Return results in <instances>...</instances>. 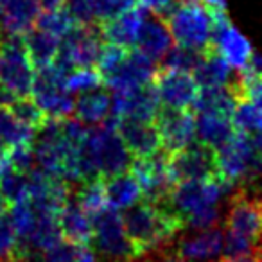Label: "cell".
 Masks as SVG:
<instances>
[{
	"label": "cell",
	"mask_w": 262,
	"mask_h": 262,
	"mask_svg": "<svg viewBox=\"0 0 262 262\" xmlns=\"http://www.w3.org/2000/svg\"><path fill=\"white\" fill-rule=\"evenodd\" d=\"M122 221L127 237L135 244L140 257L165 248L180 230H185L182 217H178L167 205L146 200L127 207L122 214Z\"/></svg>",
	"instance_id": "cell-1"
},
{
	"label": "cell",
	"mask_w": 262,
	"mask_h": 262,
	"mask_svg": "<svg viewBox=\"0 0 262 262\" xmlns=\"http://www.w3.org/2000/svg\"><path fill=\"white\" fill-rule=\"evenodd\" d=\"M262 246V198L239 189L225 219V255H257Z\"/></svg>",
	"instance_id": "cell-2"
},
{
	"label": "cell",
	"mask_w": 262,
	"mask_h": 262,
	"mask_svg": "<svg viewBox=\"0 0 262 262\" xmlns=\"http://www.w3.org/2000/svg\"><path fill=\"white\" fill-rule=\"evenodd\" d=\"M165 22L180 47L200 52L210 47L214 18L212 9L205 4H178L165 16Z\"/></svg>",
	"instance_id": "cell-3"
},
{
	"label": "cell",
	"mask_w": 262,
	"mask_h": 262,
	"mask_svg": "<svg viewBox=\"0 0 262 262\" xmlns=\"http://www.w3.org/2000/svg\"><path fill=\"white\" fill-rule=\"evenodd\" d=\"M233 189L235 187L225 182L219 174L207 180L180 182L172 185L169 196L162 203L167 205L178 217H182L183 225H185V219L189 215L196 214L207 207L219 205V200Z\"/></svg>",
	"instance_id": "cell-4"
},
{
	"label": "cell",
	"mask_w": 262,
	"mask_h": 262,
	"mask_svg": "<svg viewBox=\"0 0 262 262\" xmlns=\"http://www.w3.org/2000/svg\"><path fill=\"white\" fill-rule=\"evenodd\" d=\"M90 246L97 257L112 262H133L140 258L135 244L127 237L124 228L122 214L108 207L94 217V233Z\"/></svg>",
	"instance_id": "cell-5"
},
{
	"label": "cell",
	"mask_w": 262,
	"mask_h": 262,
	"mask_svg": "<svg viewBox=\"0 0 262 262\" xmlns=\"http://www.w3.org/2000/svg\"><path fill=\"white\" fill-rule=\"evenodd\" d=\"M101 24H77L59 45L54 65L63 74L79 67H95L102 49Z\"/></svg>",
	"instance_id": "cell-6"
},
{
	"label": "cell",
	"mask_w": 262,
	"mask_h": 262,
	"mask_svg": "<svg viewBox=\"0 0 262 262\" xmlns=\"http://www.w3.org/2000/svg\"><path fill=\"white\" fill-rule=\"evenodd\" d=\"M67 74L52 65L34 69L31 97L52 119H65L74 113V99L67 88Z\"/></svg>",
	"instance_id": "cell-7"
},
{
	"label": "cell",
	"mask_w": 262,
	"mask_h": 262,
	"mask_svg": "<svg viewBox=\"0 0 262 262\" xmlns=\"http://www.w3.org/2000/svg\"><path fill=\"white\" fill-rule=\"evenodd\" d=\"M34 79V65L24 36H8L0 43V84L16 97H29Z\"/></svg>",
	"instance_id": "cell-8"
},
{
	"label": "cell",
	"mask_w": 262,
	"mask_h": 262,
	"mask_svg": "<svg viewBox=\"0 0 262 262\" xmlns=\"http://www.w3.org/2000/svg\"><path fill=\"white\" fill-rule=\"evenodd\" d=\"M169 174L172 182H190L207 180L217 176V158L215 151L208 146L196 142L176 153L167 155Z\"/></svg>",
	"instance_id": "cell-9"
},
{
	"label": "cell",
	"mask_w": 262,
	"mask_h": 262,
	"mask_svg": "<svg viewBox=\"0 0 262 262\" xmlns=\"http://www.w3.org/2000/svg\"><path fill=\"white\" fill-rule=\"evenodd\" d=\"M153 86L164 108L192 110L194 102L200 95V84L196 83L192 72H185V70L157 67Z\"/></svg>",
	"instance_id": "cell-10"
},
{
	"label": "cell",
	"mask_w": 262,
	"mask_h": 262,
	"mask_svg": "<svg viewBox=\"0 0 262 262\" xmlns=\"http://www.w3.org/2000/svg\"><path fill=\"white\" fill-rule=\"evenodd\" d=\"M212 18H214V27H212L210 47L215 49L232 69L241 72L253 54L250 41L233 27L225 8L212 9Z\"/></svg>",
	"instance_id": "cell-11"
},
{
	"label": "cell",
	"mask_w": 262,
	"mask_h": 262,
	"mask_svg": "<svg viewBox=\"0 0 262 262\" xmlns=\"http://www.w3.org/2000/svg\"><path fill=\"white\" fill-rule=\"evenodd\" d=\"M129 171L142 187V200L151 201V203H162L174 185L171 174H169L165 151L151 155V157L133 158Z\"/></svg>",
	"instance_id": "cell-12"
},
{
	"label": "cell",
	"mask_w": 262,
	"mask_h": 262,
	"mask_svg": "<svg viewBox=\"0 0 262 262\" xmlns=\"http://www.w3.org/2000/svg\"><path fill=\"white\" fill-rule=\"evenodd\" d=\"M155 124L162 140V149L167 155L189 147L196 140V115L192 110H172L162 106Z\"/></svg>",
	"instance_id": "cell-13"
},
{
	"label": "cell",
	"mask_w": 262,
	"mask_h": 262,
	"mask_svg": "<svg viewBox=\"0 0 262 262\" xmlns=\"http://www.w3.org/2000/svg\"><path fill=\"white\" fill-rule=\"evenodd\" d=\"M162 104L153 83L127 92H113L110 119H135L155 122Z\"/></svg>",
	"instance_id": "cell-14"
},
{
	"label": "cell",
	"mask_w": 262,
	"mask_h": 262,
	"mask_svg": "<svg viewBox=\"0 0 262 262\" xmlns=\"http://www.w3.org/2000/svg\"><path fill=\"white\" fill-rule=\"evenodd\" d=\"M155 72H157L155 63L133 47L127 51L122 63L104 79V86H108L112 92L135 90L153 83Z\"/></svg>",
	"instance_id": "cell-15"
},
{
	"label": "cell",
	"mask_w": 262,
	"mask_h": 262,
	"mask_svg": "<svg viewBox=\"0 0 262 262\" xmlns=\"http://www.w3.org/2000/svg\"><path fill=\"white\" fill-rule=\"evenodd\" d=\"M110 119V117H108ZM117 126L119 135L122 137L127 151L133 158H144L151 155L160 153L162 140L158 127L149 120H135V119H110Z\"/></svg>",
	"instance_id": "cell-16"
},
{
	"label": "cell",
	"mask_w": 262,
	"mask_h": 262,
	"mask_svg": "<svg viewBox=\"0 0 262 262\" xmlns=\"http://www.w3.org/2000/svg\"><path fill=\"white\" fill-rule=\"evenodd\" d=\"M223 250H225V232L214 226L180 239L172 251L187 262H207L221 255Z\"/></svg>",
	"instance_id": "cell-17"
},
{
	"label": "cell",
	"mask_w": 262,
	"mask_h": 262,
	"mask_svg": "<svg viewBox=\"0 0 262 262\" xmlns=\"http://www.w3.org/2000/svg\"><path fill=\"white\" fill-rule=\"evenodd\" d=\"M172 41L174 40H172L165 18L151 13V15H146V18H144L135 49L139 52H142L146 58H149L153 63H160L172 49Z\"/></svg>",
	"instance_id": "cell-18"
},
{
	"label": "cell",
	"mask_w": 262,
	"mask_h": 262,
	"mask_svg": "<svg viewBox=\"0 0 262 262\" xmlns=\"http://www.w3.org/2000/svg\"><path fill=\"white\" fill-rule=\"evenodd\" d=\"M146 11L147 9H144L142 6L137 2L133 8L124 11L122 15H119L117 18L102 22L101 33L106 43H115L126 49L135 47L140 27H142L144 18H146V15H147Z\"/></svg>",
	"instance_id": "cell-19"
},
{
	"label": "cell",
	"mask_w": 262,
	"mask_h": 262,
	"mask_svg": "<svg viewBox=\"0 0 262 262\" xmlns=\"http://www.w3.org/2000/svg\"><path fill=\"white\" fill-rule=\"evenodd\" d=\"M41 15V4L38 0H2L0 16L6 34L26 36Z\"/></svg>",
	"instance_id": "cell-20"
},
{
	"label": "cell",
	"mask_w": 262,
	"mask_h": 262,
	"mask_svg": "<svg viewBox=\"0 0 262 262\" xmlns=\"http://www.w3.org/2000/svg\"><path fill=\"white\" fill-rule=\"evenodd\" d=\"M58 225L65 241H70V243H76V244L92 243L94 219L74 200L72 194H70V200L58 212Z\"/></svg>",
	"instance_id": "cell-21"
},
{
	"label": "cell",
	"mask_w": 262,
	"mask_h": 262,
	"mask_svg": "<svg viewBox=\"0 0 262 262\" xmlns=\"http://www.w3.org/2000/svg\"><path fill=\"white\" fill-rule=\"evenodd\" d=\"M192 76L200 88H226L233 81L232 67L212 47L201 52L198 65L192 70Z\"/></svg>",
	"instance_id": "cell-22"
},
{
	"label": "cell",
	"mask_w": 262,
	"mask_h": 262,
	"mask_svg": "<svg viewBox=\"0 0 262 262\" xmlns=\"http://www.w3.org/2000/svg\"><path fill=\"white\" fill-rule=\"evenodd\" d=\"M112 113V95L104 88L83 92L79 99L74 101V117L88 126H97L108 120Z\"/></svg>",
	"instance_id": "cell-23"
},
{
	"label": "cell",
	"mask_w": 262,
	"mask_h": 262,
	"mask_svg": "<svg viewBox=\"0 0 262 262\" xmlns=\"http://www.w3.org/2000/svg\"><path fill=\"white\" fill-rule=\"evenodd\" d=\"M104 190L108 207L115 208V210H126L127 207L139 203L144 198L142 187H140L139 180L131 174L129 169L120 174L112 176V178H106Z\"/></svg>",
	"instance_id": "cell-24"
},
{
	"label": "cell",
	"mask_w": 262,
	"mask_h": 262,
	"mask_svg": "<svg viewBox=\"0 0 262 262\" xmlns=\"http://www.w3.org/2000/svg\"><path fill=\"white\" fill-rule=\"evenodd\" d=\"M194 115H196V140L203 146L212 147L214 151L228 142L230 137L237 131L230 117L212 115V113H194Z\"/></svg>",
	"instance_id": "cell-25"
},
{
	"label": "cell",
	"mask_w": 262,
	"mask_h": 262,
	"mask_svg": "<svg viewBox=\"0 0 262 262\" xmlns=\"http://www.w3.org/2000/svg\"><path fill=\"white\" fill-rule=\"evenodd\" d=\"M59 40L61 38L54 36V34L47 33V31L40 29L36 26L24 36V41H26L27 52H29V58L33 61L34 69L54 63L59 51V45H61Z\"/></svg>",
	"instance_id": "cell-26"
},
{
	"label": "cell",
	"mask_w": 262,
	"mask_h": 262,
	"mask_svg": "<svg viewBox=\"0 0 262 262\" xmlns=\"http://www.w3.org/2000/svg\"><path fill=\"white\" fill-rule=\"evenodd\" d=\"M235 106L237 99L228 86L200 88V95L192 106V113H212V115H223L232 119Z\"/></svg>",
	"instance_id": "cell-27"
},
{
	"label": "cell",
	"mask_w": 262,
	"mask_h": 262,
	"mask_svg": "<svg viewBox=\"0 0 262 262\" xmlns=\"http://www.w3.org/2000/svg\"><path fill=\"white\" fill-rule=\"evenodd\" d=\"M36 131L16 119L9 106H0V144L8 149L20 144H31Z\"/></svg>",
	"instance_id": "cell-28"
},
{
	"label": "cell",
	"mask_w": 262,
	"mask_h": 262,
	"mask_svg": "<svg viewBox=\"0 0 262 262\" xmlns=\"http://www.w3.org/2000/svg\"><path fill=\"white\" fill-rule=\"evenodd\" d=\"M41 262H97V253L90 244H76L61 239L45 251Z\"/></svg>",
	"instance_id": "cell-29"
},
{
	"label": "cell",
	"mask_w": 262,
	"mask_h": 262,
	"mask_svg": "<svg viewBox=\"0 0 262 262\" xmlns=\"http://www.w3.org/2000/svg\"><path fill=\"white\" fill-rule=\"evenodd\" d=\"M27 192H29V180H27L26 172L16 171L11 165H6L0 172V194L9 207L20 201L27 200Z\"/></svg>",
	"instance_id": "cell-30"
},
{
	"label": "cell",
	"mask_w": 262,
	"mask_h": 262,
	"mask_svg": "<svg viewBox=\"0 0 262 262\" xmlns=\"http://www.w3.org/2000/svg\"><path fill=\"white\" fill-rule=\"evenodd\" d=\"M65 83L70 94H83L104 86V77L97 67H79L67 74Z\"/></svg>",
	"instance_id": "cell-31"
},
{
	"label": "cell",
	"mask_w": 262,
	"mask_h": 262,
	"mask_svg": "<svg viewBox=\"0 0 262 262\" xmlns=\"http://www.w3.org/2000/svg\"><path fill=\"white\" fill-rule=\"evenodd\" d=\"M76 26L77 22L65 8L54 9V11H43L36 22V27H40V29L47 31V33L54 34L58 38H65Z\"/></svg>",
	"instance_id": "cell-32"
},
{
	"label": "cell",
	"mask_w": 262,
	"mask_h": 262,
	"mask_svg": "<svg viewBox=\"0 0 262 262\" xmlns=\"http://www.w3.org/2000/svg\"><path fill=\"white\" fill-rule=\"evenodd\" d=\"M232 122L237 131L243 133H257L262 131V112L248 101H237V106L233 110Z\"/></svg>",
	"instance_id": "cell-33"
},
{
	"label": "cell",
	"mask_w": 262,
	"mask_h": 262,
	"mask_svg": "<svg viewBox=\"0 0 262 262\" xmlns=\"http://www.w3.org/2000/svg\"><path fill=\"white\" fill-rule=\"evenodd\" d=\"M9 108H11V112L15 113L20 122H24L34 131L40 129L45 120H47V115L43 113V110L33 101L31 95L29 97H18Z\"/></svg>",
	"instance_id": "cell-34"
},
{
	"label": "cell",
	"mask_w": 262,
	"mask_h": 262,
	"mask_svg": "<svg viewBox=\"0 0 262 262\" xmlns=\"http://www.w3.org/2000/svg\"><path fill=\"white\" fill-rule=\"evenodd\" d=\"M201 52L200 51H192V49L187 47H172L167 52L164 59L160 61L162 69H172V70H185V72H192L194 67L198 65V59H200Z\"/></svg>",
	"instance_id": "cell-35"
},
{
	"label": "cell",
	"mask_w": 262,
	"mask_h": 262,
	"mask_svg": "<svg viewBox=\"0 0 262 262\" xmlns=\"http://www.w3.org/2000/svg\"><path fill=\"white\" fill-rule=\"evenodd\" d=\"M16 250H18V233L8 210L0 215V258L15 257Z\"/></svg>",
	"instance_id": "cell-36"
},
{
	"label": "cell",
	"mask_w": 262,
	"mask_h": 262,
	"mask_svg": "<svg viewBox=\"0 0 262 262\" xmlns=\"http://www.w3.org/2000/svg\"><path fill=\"white\" fill-rule=\"evenodd\" d=\"M137 4V0H94V15L95 22L102 24L112 18H117Z\"/></svg>",
	"instance_id": "cell-37"
},
{
	"label": "cell",
	"mask_w": 262,
	"mask_h": 262,
	"mask_svg": "<svg viewBox=\"0 0 262 262\" xmlns=\"http://www.w3.org/2000/svg\"><path fill=\"white\" fill-rule=\"evenodd\" d=\"M219 219H221V212L219 207H207L203 210L196 212V214L189 215L185 219V228H194V230H207V228H214L217 226Z\"/></svg>",
	"instance_id": "cell-38"
},
{
	"label": "cell",
	"mask_w": 262,
	"mask_h": 262,
	"mask_svg": "<svg viewBox=\"0 0 262 262\" xmlns=\"http://www.w3.org/2000/svg\"><path fill=\"white\" fill-rule=\"evenodd\" d=\"M137 2L149 13L160 15L164 18L178 6V0H137Z\"/></svg>",
	"instance_id": "cell-39"
},
{
	"label": "cell",
	"mask_w": 262,
	"mask_h": 262,
	"mask_svg": "<svg viewBox=\"0 0 262 262\" xmlns=\"http://www.w3.org/2000/svg\"><path fill=\"white\" fill-rule=\"evenodd\" d=\"M147 257L153 262H187V260H183L182 257H178L174 251H165V248L151 251V253H147Z\"/></svg>",
	"instance_id": "cell-40"
},
{
	"label": "cell",
	"mask_w": 262,
	"mask_h": 262,
	"mask_svg": "<svg viewBox=\"0 0 262 262\" xmlns=\"http://www.w3.org/2000/svg\"><path fill=\"white\" fill-rule=\"evenodd\" d=\"M38 2L41 4L43 11H54V9L63 8V4H65V0H38Z\"/></svg>",
	"instance_id": "cell-41"
},
{
	"label": "cell",
	"mask_w": 262,
	"mask_h": 262,
	"mask_svg": "<svg viewBox=\"0 0 262 262\" xmlns=\"http://www.w3.org/2000/svg\"><path fill=\"white\" fill-rule=\"evenodd\" d=\"M217 262H258L257 255H241V257H225Z\"/></svg>",
	"instance_id": "cell-42"
},
{
	"label": "cell",
	"mask_w": 262,
	"mask_h": 262,
	"mask_svg": "<svg viewBox=\"0 0 262 262\" xmlns=\"http://www.w3.org/2000/svg\"><path fill=\"white\" fill-rule=\"evenodd\" d=\"M201 2L210 9H223L225 8V0H201Z\"/></svg>",
	"instance_id": "cell-43"
},
{
	"label": "cell",
	"mask_w": 262,
	"mask_h": 262,
	"mask_svg": "<svg viewBox=\"0 0 262 262\" xmlns=\"http://www.w3.org/2000/svg\"><path fill=\"white\" fill-rule=\"evenodd\" d=\"M43 255H18V262H41Z\"/></svg>",
	"instance_id": "cell-44"
},
{
	"label": "cell",
	"mask_w": 262,
	"mask_h": 262,
	"mask_svg": "<svg viewBox=\"0 0 262 262\" xmlns=\"http://www.w3.org/2000/svg\"><path fill=\"white\" fill-rule=\"evenodd\" d=\"M8 210H9V203L2 198V194H0V215L6 214Z\"/></svg>",
	"instance_id": "cell-45"
},
{
	"label": "cell",
	"mask_w": 262,
	"mask_h": 262,
	"mask_svg": "<svg viewBox=\"0 0 262 262\" xmlns=\"http://www.w3.org/2000/svg\"><path fill=\"white\" fill-rule=\"evenodd\" d=\"M178 4H203L201 0H178Z\"/></svg>",
	"instance_id": "cell-46"
},
{
	"label": "cell",
	"mask_w": 262,
	"mask_h": 262,
	"mask_svg": "<svg viewBox=\"0 0 262 262\" xmlns=\"http://www.w3.org/2000/svg\"><path fill=\"white\" fill-rule=\"evenodd\" d=\"M8 147H6V146H2V144H0V158H2V157H8Z\"/></svg>",
	"instance_id": "cell-47"
},
{
	"label": "cell",
	"mask_w": 262,
	"mask_h": 262,
	"mask_svg": "<svg viewBox=\"0 0 262 262\" xmlns=\"http://www.w3.org/2000/svg\"><path fill=\"white\" fill-rule=\"evenodd\" d=\"M4 33H6V31H4V26H2V20H0V43H2V40H4Z\"/></svg>",
	"instance_id": "cell-48"
},
{
	"label": "cell",
	"mask_w": 262,
	"mask_h": 262,
	"mask_svg": "<svg viewBox=\"0 0 262 262\" xmlns=\"http://www.w3.org/2000/svg\"><path fill=\"white\" fill-rule=\"evenodd\" d=\"M0 262H18L16 257H6V258H0Z\"/></svg>",
	"instance_id": "cell-49"
},
{
	"label": "cell",
	"mask_w": 262,
	"mask_h": 262,
	"mask_svg": "<svg viewBox=\"0 0 262 262\" xmlns=\"http://www.w3.org/2000/svg\"><path fill=\"white\" fill-rule=\"evenodd\" d=\"M133 262H153V260H151V258H149V257H147V255H144V257L137 258V260H133Z\"/></svg>",
	"instance_id": "cell-50"
},
{
	"label": "cell",
	"mask_w": 262,
	"mask_h": 262,
	"mask_svg": "<svg viewBox=\"0 0 262 262\" xmlns=\"http://www.w3.org/2000/svg\"><path fill=\"white\" fill-rule=\"evenodd\" d=\"M257 257H258V262H262V251H260V253L257 255Z\"/></svg>",
	"instance_id": "cell-51"
}]
</instances>
